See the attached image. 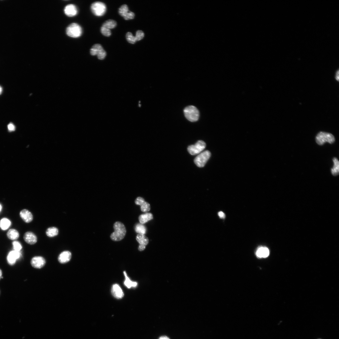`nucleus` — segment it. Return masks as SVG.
Here are the masks:
<instances>
[{
	"instance_id": "obj_6",
	"label": "nucleus",
	"mask_w": 339,
	"mask_h": 339,
	"mask_svg": "<svg viewBox=\"0 0 339 339\" xmlns=\"http://www.w3.org/2000/svg\"><path fill=\"white\" fill-rule=\"evenodd\" d=\"M211 153L208 150L203 151L195 159L194 162L199 167H204L211 156Z\"/></svg>"
},
{
	"instance_id": "obj_24",
	"label": "nucleus",
	"mask_w": 339,
	"mask_h": 339,
	"mask_svg": "<svg viewBox=\"0 0 339 339\" xmlns=\"http://www.w3.org/2000/svg\"><path fill=\"white\" fill-rule=\"evenodd\" d=\"M334 162V166L331 169V171L332 175L334 176H337L339 173V162L338 160L336 158H334L333 159Z\"/></svg>"
},
{
	"instance_id": "obj_23",
	"label": "nucleus",
	"mask_w": 339,
	"mask_h": 339,
	"mask_svg": "<svg viewBox=\"0 0 339 339\" xmlns=\"http://www.w3.org/2000/svg\"><path fill=\"white\" fill-rule=\"evenodd\" d=\"M12 224L11 221L6 218H3L0 220V228L5 230L10 227Z\"/></svg>"
},
{
	"instance_id": "obj_21",
	"label": "nucleus",
	"mask_w": 339,
	"mask_h": 339,
	"mask_svg": "<svg viewBox=\"0 0 339 339\" xmlns=\"http://www.w3.org/2000/svg\"><path fill=\"white\" fill-rule=\"evenodd\" d=\"M269 254V250L266 247H261L257 251L256 255L259 258H266Z\"/></svg>"
},
{
	"instance_id": "obj_29",
	"label": "nucleus",
	"mask_w": 339,
	"mask_h": 339,
	"mask_svg": "<svg viewBox=\"0 0 339 339\" xmlns=\"http://www.w3.org/2000/svg\"><path fill=\"white\" fill-rule=\"evenodd\" d=\"M14 250L20 251L22 247L21 244L18 241H14L12 243Z\"/></svg>"
},
{
	"instance_id": "obj_12",
	"label": "nucleus",
	"mask_w": 339,
	"mask_h": 339,
	"mask_svg": "<svg viewBox=\"0 0 339 339\" xmlns=\"http://www.w3.org/2000/svg\"><path fill=\"white\" fill-rule=\"evenodd\" d=\"M135 204L140 206L141 210L143 212L147 213L150 209V205L141 197H138L135 199Z\"/></svg>"
},
{
	"instance_id": "obj_16",
	"label": "nucleus",
	"mask_w": 339,
	"mask_h": 339,
	"mask_svg": "<svg viewBox=\"0 0 339 339\" xmlns=\"http://www.w3.org/2000/svg\"><path fill=\"white\" fill-rule=\"evenodd\" d=\"M64 11L65 14L69 17L74 16L78 13L76 6L73 4H70L66 6Z\"/></svg>"
},
{
	"instance_id": "obj_2",
	"label": "nucleus",
	"mask_w": 339,
	"mask_h": 339,
	"mask_svg": "<svg viewBox=\"0 0 339 339\" xmlns=\"http://www.w3.org/2000/svg\"><path fill=\"white\" fill-rule=\"evenodd\" d=\"M184 112L186 118L190 122H195L199 119V112L195 106H187L184 109Z\"/></svg>"
},
{
	"instance_id": "obj_19",
	"label": "nucleus",
	"mask_w": 339,
	"mask_h": 339,
	"mask_svg": "<svg viewBox=\"0 0 339 339\" xmlns=\"http://www.w3.org/2000/svg\"><path fill=\"white\" fill-rule=\"evenodd\" d=\"M123 273L125 278L124 282L125 285L128 289L136 287L138 285V283L136 282L132 281L128 276L126 271H124Z\"/></svg>"
},
{
	"instance_id": "obj_9",
	"label": "nucleus",
	"mask_w": 339,
	"mask_h": 339,
	"mask_svg": "<svg viewBox=\"0 0 339 339\" xmlns=\"http://www.w3.org/2000/svg\"><path fill=\"white\" fill-rule=\"evenodd\" d=\"M119 13L126 20L133 19L135 15L133 12L129 11V7L126 5H123L120 7L119 9Z\"/></svg>"
},
{
	"instance_id": "obj_5",
	"label": "nucleus",
	"mask_w": 339,
	"mask_h": 339,
	"mask_svg": "<svg viewBox=\"0 0 339 339\" xmlns=\"http://www.w3.org/2000/svg\"><path fill=\"white\" fill-rule=\"evenodd\" d=\"M91 9L94 15L97 16H101L105 14L106 7L105 4L103 2H96L91 5Z\"/></svg>"
},
{
	"instance_id": "obj_17",
	"label": "nucleus",
	"mask_w": 339,
	"mask_h": 339,
	"mask_svg": "<svg viewBox=\"0 0 339 339\" xmlns=\"http://www.w3.org/2000/svg\"><path fill=\"white\" fill-rule=\"evenodd\" d=\"M20 215L21 218L26 223L31 222L33 219L32 213L26 209L22 210L20 213Z\"/></svg>"
},
{
	"instance_id": "obj_36",
	"label": "nucleus",
	"mask_w": 339,
	"mask_h": 339,
	"mask_svg": "<svg viewBox=\"0 0 339 339\" xmlns=\"http://www.w3.org/2000/svg\"><path fill=\"white\" fill-rule=\"evenodd\" d=\"M2 271L1 270V269H0V279H1L2 278Z\"/></svg>"
},
{
	"instance_id": "obj_35",
	"label": "nucleus",
	"mask_w": 339,
	"mask_h": 339,
	"mask_svg": "<svg viewBox=\"0 0 339 339\" xmlns=\"http://www.w3.org/2000/svg\"><path fill=\"white\" fill-rule=\"evenodd\" d=\"M159 339H170L168 337L166 336H163L161 337H160Z\"/></svg>"
},
{
	"instance_id": "obj_11",
	"label": "nucleus",
	"mask_w": 339,
	"mask_h": 339,
	"mask_svg": "<svg viewBox=\"0 0 339 339\" xmlns=\"http://www.w3.org/2000/svg\"><path fill=\"white\" fill-rule=\"evenodd\" d=\"M136 239L140 245L138 250L140 251H144L146 248L149 242L148 238L144 235L138 234Z\"/></svg>"
},
{
	"instance_id": "obj_3",
	"label": "nucleus",
	"mask_w": 339,
	"mask_h": 339,
	"mask_svg": "<svg viewBox=\"0 0 339 339\" xmlns=\"http://www.w3.org/2000/svg\"><path fill=\"white\" fill-rule=\"evenodd\" d=\"M316 140L317 144L322 146L326 142L331 144L334 143L335 141V138L334 136L331 133L320 132L317 135Z\"/></svg>"
},
{
	"instance_id": "obj_25",
	"label": "nucleus",
	"mask_w": 339,
	"mask_h": 339,
	"mask_svg": "<svg viewBox=\"0 0 339 339\" xmlns=\"http://www.w3.org/2000/svg\"><path fill=\"white\" fill-rule=\"evenodd\" d=\"M135 230L137 233L142 235L146 234L147 231L146 227L143 224L141 223H138L136 225L135 227Z\"/></svg>"
},
{
	"instance_id": "obj_14",
	"label": "nucleus",
	"mask_w": 339,
	"mask_h": 339,
	"mask_svg": "<svg viewBox=\"0 0 339 339\" xmlns=\"http://www.w3.org/2000/svg\"><path fill=\"white\" fill-rule=\"evenodd\" d=\"M111 293L112 296L117 299H121L124 296L122 289L118 284H115L112 285L111 289Z\"/></svg>"
},
{
	"instance_id": "obj_7",
	"label": "nucleus",
	"mask_w": 339,
	"mask_h": 339,
	"mask_svg": "<svg viewBox=\"0 0 339 339\" xmlns=\"http://www.w3.org/2000/svg\"><path fill=\"white\" fill-rule=\"evenodd\" d=\"M206 147V143L202 140L198 141L195 144L191 145L188 149V152L192 155L199 154Z\"/></svg>"
},
{
	"instance_id": "obj_10",
	"label": "nucleus",
	"mask_w": 339,
	"mask_h": 339,
	"mask_svg": "<svg viewBox=\"0 0 339 339\" xmlns=\"http://www.w3.org/2000/svg\"><path fill=\"white\" fill-rule=\"evenodd\" d=\"M21 256L20 251L14 250L12 251L9 253L7 258V262L11 265H14L17 260Z\"/></svg>"
},
{
	"instance_id": "obj_4",
	"label": "nucleus",
	"mask_w": 339,
	"mask_h": 339,
	"mask_svg": "<svg viewBox=\"0 0 339 339\" xmlns=\"http://www.w3.org/2000/svg\"><path fill=\"white\" fill-rule=\"evenodd\" d=\"M66 33L68 36L72 38L80 37L82 34V29L78 24L72 23L66 28Z\"/></svg>"
},
{
	"instance_id": "obj_8",
	"label": "nucleus",
	"mask_w": 339,
	"mask_h": 339,
	"mask_svg": "<svg viewBox=\"0 0 339 339\" xmlns=\"http://www.w3.org/2000/svg\"><path fill=\"white\" fill-rule=\"evenodd\" d=\"M90 54L92 56L97 55L98 59L101 60H104L106 55V52L99 44H95L92 47L90 50Z\"/></svg>"
},
{
	"instance_id": "obj_33",
	"label": "nucleus",
	"mask_w": 339,
	"mask_h": 339,
	"mask_svg": "<svg viewBox=\"0 0 339 339\" xmlns=\"http://www.w3.org/2000/svg\"><path fill=\"white\" fill-rule=\"evenodd\" d=\"M218 215L220 218H224L225 217L224 214L222 211L220 212L219 213Z\"/></svg>"
},
{
	"instance_id": "obj_15",
	"label": "nucleus",
	"mask_w": 339,
	"mask_h": 339,
	"mask_svg": "<svg viewBox=\"0 0 339 339\" xmlns=\"http://www.w3.org/2000/svg\"><path fill=\"white\" fill-rule=\"evenodd\" d=\"M24 239L26 243L30 245L35 244L37 241V238L33 232L28 231L24 234Z\"/></svg>"
},
{
	"instance_id": "obj_20",
	"label": "nucleus",
	"mask_w": 339,
	"mask_h": 339,
	"mask_svg": "<svg viewBox=\"0 0 339 339\" xmlns=\"http://www.w3.org/2000/svg\"><path fill=\"white\" fill-rule=\"evenodd\" d=\"M153 218V215L151 213H146L140 215L139 217V220L140 223L143 224L152 220Z\"/></svg>"
},
{
	"instance_id": "obj_22",
	"label": "nucleus",
	"mask_w": 339,
	"mask_h": 339,
	"mask_svg": "<svg viewBox=\"0 0 339 339\" xmlns=\"http://www.w3.org/2000/svg\"><path fill=\"white\" fill-rule=\"evenodd\" d=\"M8 237L10 240H16L19 237V233L18 231L14 229H11L9 230L7 234Z\"/></svg>"
},
{
	"instance_id": "obj_1",
	"label": "nucleus",
	"mask_w": 339,
	"mask_h": 339,
	"mask_svg": "<svg viewBox=\"0 0 339 339\" xmlns=\"http://www.w3.org/2000/svg\"><path fill=\"white\" fill-rule=\"evenodd\" d=\"M114 232L111 235V239L114 241H119L125 237L126 230L124 225L122 222H116L114 224Z\"/></svg>"
},
{
	"instance_id": "obj_34",
	"label": "nucleus",
	"mask_w": 339,
	"mask_h": 339,
	"mask_svg": "<svg viewBox=\"0 0 339 339\" xmlns=\"http://www.w3.org/2000/svg\"><path fill=\"white\" fill-rule=\"evenodd\" d=\"M339 71L338 70V71H337V73H336V77H335V78H336V80H337V81H339Z\"/></svg>"
},
{
	"instance_id": "obj_13",
	"label": "nucleus",
	"mask_w": 339,
	"mask_h": 339,
	"mask_svg": "<svg viewBox=\"0 0 339 339\" xmlns=\"http://www.w3.org/2000/svg\"><path fill=\"white\" fill-rule=\"evenodd\" d=\"M46 264L45 259L40 256H36L33 257L31 261L32 266L34 268H41L43 267Z\"/></svg>"
},
{
	"instance_id": "obj_26",
	"label": "nucleus",
	"mask_w": 339,
	"mask_h": 339,
	"mask_svg": "<svg viewBox=\"0 0 339 339\" xmlns=\"http://www.w3.org/2000/svg\"><path fill=\"white\" fill-rule=\"evenodd\" d=\"M59 233V230L55 227H51L47 229L46 231L47 236L49 237H53L57 236Z\"/></svg>"
},
{
	"instance_id": "obj_32",
	"label": "nucleus",
	"mask_w": 339,
	"mask_h": 339,
	"mask_svg": "<svg viewBox=\"0 0 339 339\" xmlns=\"http://www.w3.org/2000/svg\"><path fill=\"white\" fill-rule=\"evenodd\" d=\"M8 130L10 132L14 131L15 130L16 128L15 125L12 123H9L8 125Z\"/></svg>"
},
{
	"instance_id": "obj_30",
	"label": "nucleus",
	"mask_w": 339,
	"mask_h": 339,
	"mask_svg": "<svg viewBox=\"0 0 339 339\" xmlns=\"http://www.w3.org/2000/svg\"><path fill=\"white\" fill-rule=\"evenodd\" d=\"M101 32L102 34L106 36L109 37L111 35L110 29L103 26L101 28Z\"/></svg>"
},
{
	"instance_id": "obj_38",
	"label": "nucleus",
	"mask_w": 339,
	"mask_h": 339,
	"mask_svg": "<svg viewBox=\"0 0 339 339\" xmlns=\"http://www.w3.org/2000/svg\"><path fill=\"white\" fill-rule=\"evenodd\" d=\"M2 205L1 204V203H0V212H1L2 210Z\"/></svg>"
},
{
	"instance_id": "obj_18",
	"label": "nucleus",
	"mask_w": 339,
	"mask_h": 339,
	"mask_svg": "<svg viewBox=\"0 0 339 339\" xmlns=\"http://www.w3.org/2000/svg\"><path fill=\"white\" fill-rule=\"evenodd\" d=\"M72 254L69 251H63L58 257V260L61 264H64L69 262L71 260Z\"/></svg>"
},
{
	"instance_id": "obj_31",
	"label": "nucleus",
	"mask_w": 339,
	"mask_h": 339,
	"mask_svg": "<svg viewBox=\"0 0 339 339\" xmlns=\"http://www.w3.org/2000/svg\"><path fill=\"white\" fill-rule=\"evenodd\" d=\"M144 36L143 32L141 30L137 31L135 36L136 38L137 41H140L143 39Z\"/></svg>"
},
{
	"instance_id": "obj_28",
	"label": "nucleus",
	"mask_w": 339,
	"mask_h": 339,
	"mask_svg": "<svg viewBox=\"0 0 339 339\" xmlns=\"http://www.w3.org/2000/svg\"><path fill=\"white\" fill-rule=\"evenodd\" d=\"M126 36L128 42L131 44H135L137 41L136 38L133 36L132 33L130 32L127 33Z\"/></svg>"
},
{
	"instance_id": "obj_37",
	"label": "nucleus",
	"mask_w": 339,
	"mask_h": 339,
	"mask_svg": "<svg viewBox=\"0 0 339 339\" xmlns=\"http://www.w3.org/2000/svg\"><path fill=\"white\" fill-rule=\"evenodd\" d=\"M3 89L2 87L0 86V95H1Z\"/></svg>"
},
{
	"instance_id": "obj_27",
	"label": "nucleus",
	"mask_w": 339,
	"mask_h": 339,
	"mask_svg": "<svg viewBox=\"0 0 339 339\" xmlns=\"http://www.w3.org/2000/svg\"><path fill=\"white\" fill-rule=\"evenodd\" d=\"M117 25V22L115 21L109 20L105 22L103 24L102 26L110 29L115 28Z\"/></svg>"
}]
</instances>
